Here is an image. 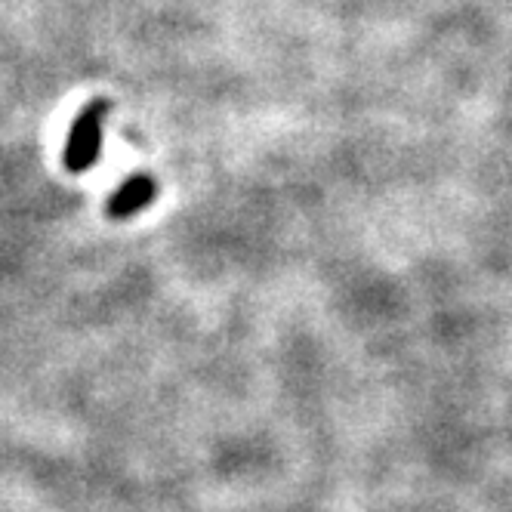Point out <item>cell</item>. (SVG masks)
<instances>
[{"instance_id": "cell-1", "label": "cell", "mask_w": 512, "mask_h": 512, "mask_svg": "<svg viewBox=\"0 0 512 512\" xmlns=\"http://www.w3.org/2000/svg\"><path fill=\"white\" fill-rule=\"evenodd\" d=\"M105 115H108V99H93L84 112L71 121L68 142H65V167L71 173H84L99 161Z\"/></svg>"}, {"instance_id": "cell-2", "label": "cell", "mask_w": 512, "mask_h": 512, "mask_svg": "<svg viewBox=\"0 0 512 512\" xmlns=\"http://www.w3.org/2000/svg\"><path fill=\"white\" fill-rule=\"evenodd\" d=\"M158 195V182L149 173H133L124 186L108 198V216L112 219H127L139 213L142 207H149Z\"/></svg>"}]
</instances>
